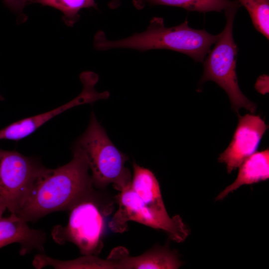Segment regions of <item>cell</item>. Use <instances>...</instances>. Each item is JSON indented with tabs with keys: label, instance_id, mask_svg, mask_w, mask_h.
Returning a JSON list of instances; mask_svg holds the SVG:
<instances>
[{
	"label": "cell",
	"instance_id": "4",
	"mask_svg": "<svg viewBox=\"0 0 269 269\" xmlns=\"http://www.w3.org/2000/svg\"><path fill=\"white\" fill-rule=\"evenodd\" d=\"M94 188L68 209L69 220L65 226L57 225L52 231L53 239L59 244L73 243L82 255L97 256L103 248L105 209Z\"/></svg>",
	"mask_w": 269,
	"mask_h": 269
},
{
	"label": "cell",
	"instance_id": "18",
	"mask_svg": "<svg viewBox=\"0 0 269 269\" xmlns=\"http://www.w3.org/2000/svg\"><path fill=\"white\" fill-rule=\"evenodd\" d=\"M5 5L11 10L21 11L26 5L27 0H3Z\"/></svg>",
	"mask_w": 269,
	"mask_h": 269
},
{
	"label": "cell",
	"instance_id": "15",
	"mask_svg": "<svg viewBox=\"0 0 269 269\" xmlns=\"http://www.w3.org/2000/svg\"><path fill=\"white\" fill-rule=\"evenodd\" d=\"M32 264L36 269L51 266L55 269H118L117 263L110 259L103 260L95 255H84L76 259L61 261L42 253L36 255Z\"/></svg>",
	"mask_w": 269,
	"mask_h": 269
},
{
	"label": "cell",
	"instance_id": "22",
	"mask_svg": "<svg viewBox=\"0 0 269 269\" xmlns=\"http://www.w3.org/2000/svg\"><path fill=\"white\" fill-rule=\"evenodd\" d=\"M27 1H28V0H27Z\"/></svg>",
	"mask_w": 269,
	"mask_h": 269
},
{
	"label": "cell",
	"instance_id": "9",
	"mask_svg": "<svg viewBox=\"0 0 269 269\" xmlns=\"http://www.w3.org/2000/svg\"><path fill=\"white\" fill-rule=\"evenodd\" d=\"M238 115V124L232 139L227 148L220 154L218 161L225 164L228 173L257 150L268 128L259 116L246 114Z\"/></svg>",
	"mask_w": 269,
	"mask_h": 269
},
{
	"label": "cell",
	"instance_id": "16",
	"mask_svg": "<svg viewBox=\"0 0 269 269\" xmlns=\"http://www.w3.org/2000/svg\"><path fill=\"white\" fill-rule=\"evenodd\" d=\"M28 1L51 6L60 10L63 13L65 23L70 26L78 21L79 12L82 8L97 7L95 0H28Z\"/></svg>",
	"mask_w": 269,
	"mask_h": 269
},
{
	"label": "cell",
	"instance_id": "21",
	"mask_svg": "<svg viewBox=\"0 0 269 269\" xmlns=\"http://www.w3.org/2000/svg\"><path fill=\"white\" fill-rule=\"evenodd\" d=\"M3 98L0 95V100H3Z\"/></svg>",
	"mask_w": 269,
	"mask_h": 269
},
{
	"label": "cell",
	"instance_id": "17",
	"mask_svg": "<svg viewBox=\"0 0 269 269\" xmlns=\"http://www.w3.org/2000/svg\"><path fill=\"white\" fill-rule=\"evenodd\" d=\"M236 0L246 8L256 30L269 39V0Z\"/></svg>",
	"mask_w": 269,
	"mask_h": 269
},
{
	"label": "cell",
	"instance_id": "2",
	"mask_svg": "<svg viewBox=\"0 0 269 269\" xmlns=\"http://www.w3.org/2000/svg\"><path fill=\"white\" fill-rule=\"evenodd\" d=\"M219 36L220 34L212 35L205 29L189 27L187 19L179 25L167 27L162 17H154L145 31L117 40H108L105 33L99 30L95 37V46L98 50L103 51L114 48H129L141 52L167 49L182 53L196 62H202Z\"/></svg>",
	"mask_w": 269,
	"mask_h": 269
},
{
	"label": "cell",
	"instance_id": "6",
	"mask_svg": "<svg viewBox=\"0 0 269 269\" xmlns=\"http://www.w3.org/2000/svg\"><path fill=\"white\" fill-rule=\"evenodd\" d=\"M44 167L33 157L0 148V203L10 213L18 211Z\"/></svg>",
	"mask_w": 269,
	"mask_h": 269
},
{
	"label": "cell",
	"instance_id": "11",
	"mask_svg": "<svg viewBox=\"0 0 269 269\" xmlns=\"http://www.w3.org/2000/svg\"><path fill=\"white\" fill-rule=\"evenodd\" d=\"M126 254L124 250L123 255L116 256L114 253L110 256V258L117 263L118 269H176L182 264L175 253L166 247L153 248L136 257H130Z\"/></svg>",
	"mask_w": 269,
	"mask_h": 269
},
{
	"label": "cell",
	"instance_id": "12",
	"mask_svg": "<svg viewBox=\"0 0 269 269\" xmlns=\"http://www.w3.org/2000/svg\"><path fill=\"white\" fill-rule=\"evenodd\" d=\"M133 166L131 188L151 211L162 217L169 218L162 199L159 182L154 174L135 162Z\"/></svg>",
	"mask_w": 269,
	"mask_h": 269
},
{
	"label": "cell",
	"instance_id": "3",
	"mask_svg": "<svg viewBox=\"0 0 269 269\" xmlns=\"http://www.w3.org/2000/svg\"><path fill=\"white\" fill-rule=\"evenodd\" d=\"M75 144L87 158L94 187L102 189L112 184L120 192L131 185V173L125 166L128 157L113 143L94 112L86 130Z\"/></svg>",
	"mask_w": 269,
	"mask_h": 269
},
{
	"label": "cell",
	"instance_id": "5",
	"mask_svg": "<svg viewBox=\"0 0 269 269\" xmlns=\"http://www.w3.org/2000/svg\"><path fill=\"white\" fill-rule=\"evenodd\" d=\"M240 6H235L224 11L226 25L203 61V74L200 81V83L212 81L221 87L228 95L232 109L238 114L242 108L252 113L257 108L256 105L242 92L236 72L238 49L233 38V27L236 13Z\"/></svg>",
	"mask_w": 269,
	"mask_h": 269
},
{
	"label": "cell",
	"instance_id": "7",
	"mask_svg": "<svg viewBox=\"0 0 269 269\" xmlns=\"http://www.w3.org/2000/svg\"><path fill=\"white\" fill-rule=\"evenodd\" d=\"M119 208L110 223L112 231L122 233L127 223L133 221L149 227L166 232L177 242L184 241L189 231L179 216L162 217L147 208L131 186L120 192L117 196Z\"/></svg>",
	"mask_w": 269,
	"mask_h": 269
},
{
	"label": "cell",
	"instance_id": "14",
	"mask_svg": "<svg viewBox=\"0 0 269 269\" xmlns=\"http://www.w3.org/2000/svg\"><path fill=\"white\" fill-rule=\"evenodd\" d=\"M133 3L138 10L147 5H162L204 13L213 11L221 12L233 6L241 5L236 0H133Z\"/></svg>",
	"mask_w": 269,
	"mask_h": 269
},
{
	"label": "cell",
	"instance_id": "1",
	"mask_svg": "<svg viewBox=\"0 0 269 269\" xmlns=\"http://www.w3.org/2000/svg\"><path fill=\"white\" fill-rule=\"evenodd\" d=\"M72 152L67 164L54 169L44 167L16 215L28 222L54 212L67 211L94 188L85 153L76 144Z\"/></svg>",
	"mask_w": 269,
	"mask_h": 269
},
{
	"label": "cell",
	"instance_id": "20",
	"mask_svg": "<svg viewBox=\"0 0 269 269\" xmlns=\"http://www.w3.org/2000/svg\"><path fill=\"white\" fill-rule=\"evenodd\" d=\"M6 209L5 206L0 203V219L2 217V215Z\"/></svg>",
	"mask_w": 269,
	"mask_h": 269
},
{
	"label": "cell",
	"instance_id": "10",
	"mask_svg": "<svg viewBox=\"0 0 269 269\" xmlns=\"http://www.w3.org/2000/svg\"><path fill=\"white\" fill-rule=\"evenodd\" d=\"M46 239L44 232L30 228L27 222L15 214L11 213L9 216L0 219V248L19 243L22 256L34 250L42 253Z\"/></svg>",
	"mask_w": 269,
	"mask_h": 269
},
{
	"label": "cell",
	"instance_id": "13",
	"mask_svg": "<svg viewBox=\"0 0 269 269\" xmlns=\"http://www.w3.org/2000/svg\"><path fill=\"white\" fill-rule=\"evenodd\" d=\"M239 167L236 180L218 195L217 200H221L230 192L236 190L242 185L252 184L268 179L269 148L255 152L245 159Z\"/></svg>",
	"mask_w": 269,
	"mask_h": 269
},
{
	"label": "cell",
	"instance_id": "8",
	"mask_svg": "<svg viewBox=\"0 0 269 269\" xmlns=\"http://www.w3.org/2000/svg\"><path fill=\"white\" fill-rule=\"evenodd\" d=\"M83 85L81 93L75 99L53 110L14 122L0 130V140H18L32 134L52 118L73 107L92 103L98 100L106 99L108 91L98 92L95 86L99 78L92 72H84L80 75Z\"/></svg>",
	"mask_w": 269,
	"mask_h": 269
},
{
	"label": "cell",
	"instance_id": "19",
	"mask_svg": "<svg viewBox=\"0 0 269 269\" xmlns=\"http://www.w3.org/2000/svg\"><path fill=\"white\" fill-rule=\"evenodd\" d=\"M121 3L120 0H111L108 4L109 7L111 9H116Z\"/></svg>",
	"mask_w": 269,
	"mask_h": 269
}]
</instances>
